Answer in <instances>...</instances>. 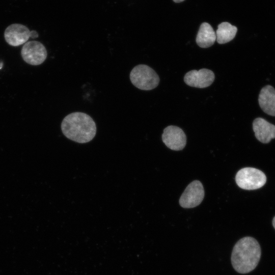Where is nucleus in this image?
<instances>
[{
  "mask_svg": "<svg viewBox=\"0 0 275 275\" xmlns=\"http://www.w3.org/2000/svg\"><path fill=\"white\" fill-rule=\"evenodd\" d=\"M261 255V247L257 240L252 237H244L239 239L234 246L231 263L237 272L247 273L257 267Z\"/></svg>",
  "mask_w": 275,
  "mask_h": 275,
  "instance_id": "obj_1",
  "label": "nucleus"
},
{
  "mask_svg": "<svg viewBox=\"0 0 275 275\" xmlns=\"http://www.w3.org/2000/svg\"><path fill=\"white\" fill-rule=\"evenodd\" d=\"M61 129L66 138L82 144L91 141L96 133L93 119L82 112H74L65 116L61 123Z\"/></svg>",
  "mask_w": 275,
  "mask_h": 275,
  "instance_id": "obj_2",
  "label": "nucleus"
},
{
  "mask_svg": "<svg viewBox=\"0 0 275 275\" xmlns=\"http://www.w3.org/2000/svg\"><path fill=\"white\" fill-rule=\"evenodd\" d=\"M130 79L137 88L142 90H151L159 84V78L156 72L149 66L138 65L131 70Z\"/></svg>",
  "mask_w": 275,
  "mask_h": 275,
  "instance_id": "obj_3",
  "label": "nucleus"
},
{
  "mask_svg": "<svg viewBox=\"0 0 275 275\" xmlns=\"http://www.w3.org/2000/svg\"><path fill=\"white\" fill-rule=\"evenodd\" d=\"M235 180L237 185L245 190H254L262 187L266 177L261 171L254 168H244L238 171Z\"/></svg>",
  "mask_w": 275,
  "mask_h": 275,
  "instance_id": "obj_4",
  "label": "nucleus"
},
{
  "mask_svg": "<svg viewBox=\"0 0 275 275\" xmlns=\"http://www.w3.org/2000/svg\"><path fill=\"white\" fill-rule=\"evenodd\" d=\"M204 197V190L202 183L194 180L186 187L179 199L180 206L184 208L195 207L201 204Z\"/></svg>",
  "mask_w": 275,
  "mask_h": 275,
  "instance_id": "obj_5",
  "label": "nucleus"
},
{
  "mask_svg": "<svg viewBox=\"0 0 275 275\" xmlns=\"http://www.w3.org/2000/svg\"><path fill=\"white\" fill-rule=\"evenodd\" d=\"M21 54L23 60L32 65H39L46 59L47 53L44 45L37 41H31L23 46Z\"/></svg>",
  "mask_w": 275,
  "mask_h": 275,
  "instance_id": "obj_6",
  "label": "nucleus"
},
{
  "mask_svg": "<svg viewBox=\"0 0 275 275\" xmlns=\"http://www.w3.org/2000/svg\"><path fill=\"white\" fill-rule=\"evenodd\" d=\"M162 140L169 148L175 151L182 150L186 143V137L184 131L181 128L173 125L164 129Z\"/></svg>",
  "mask_w": 275,
  "mask_h": 275,
  "instance_id": "obj_7",
  "label": "nucleus"
},
{
  "mask_svg": "<svg viewBox=\"0 0 275 275\" xmlns=\"http://www.w3.org/2000/svg\"><path fill=\"white\" fill-rule=\"evenodd\" d=\"M4 37L9 45L18 46L25 43L30 37L32 38V33L25 25L14 23L6 28Z\"/></svg>",
  "mask_w": 275,
  "mask_h": 275,
  "instance_id": "obj_8",
  "label": "nucleus"
},
{
  "mask_svg": "<svg viewBox=\"0 0 275 275\" xmlns=\"http://www.w3.org/2000/svg\"><path fill=\"white\" fill-rule=\"evenodd\" d=\"M214 74L208 69H201L199 70H193L187 72L184 81L188 86L204 88L210 86L214 80Z\"/></svg>",
  "mask_w": 275,
  "mask_h": 275,
  "instance_id": "obj_9",
  "label": "nucleus"
},
{
  "mask_svg": "<svg viewBox=\"0 0 275 275\" xmlns=\"http://www.w3.org/2000/svg\"><path fill=\"white\" fill-rule=\"evenodd\" d=\"M253 128L257 139L262 143H268L275 138V125L262 118H256Z\"/></svg>",
  "mask_w": 275,
  "mask_h": 275,
  "instance_id": "obj_10",
  "label": "nucleus"
},
{
  "mask_svg": "<svg viewBox=\"0 0 275 275\" xmlns=\"http://www.w3.org/2000/svg\"><path fill=\"white\" fill-rule=\"evenodd\" d=\"M260 107L266 114L275 116V89L270 85L264 87L258 97Z\"/></svg>",
  "mask_w": 275,
  "mask_h": 275,
  "instance_id": "obj_11",
  "label": "nucleus"
},
{
  "mask_svg": "<svg viewBox=\"0 0 275 275\" xmlns=\"http://www.w3.org/2000/svg\"><path fill=\"white\" fill-rule=\"evenodd\" d=\"M216 39V34L210 24L202 23L196 37L197 44L202 48H207L212 46Z\"/></svg>",
  "mask_w": 275,
  "mask_h": 275,
  "instance_id": "obj_12",
  "label": "nucleus"
},
{
  "mask_svg": "<svg viewBox=\"0 0 275 275\" xmlns=\"http://www.w3.org/2000/svg\"><path fill=\"white\" fill-rule=\"evenodd\" d=\"M237 32L236 26L228 22H223L218 25L216 31V41L220 44L230 42L234 39Z\"/></svg>",
  "mask_w": 275,
  "mask_h": 275,
  "instance_id": "obj_13",
  "label": "nucleus"
},
{
  "mask_svg": "<svg viewBox=\"0 0 275 275\" xmlns=\"http://www.w3.org/2000/svg\"><path fill=\"white\" fill-rule=\"evenodd\" d=\"M272 225H273V228L275 229V216L273 218V219H272Z\"/></svg>",
  "mask_w": 275,
  "mask_h": 275,
  "instance_id": "obj_14",
  "label": "nucleus"
},
{
  "mask_svg": "<svg viewBox=\"0 0 275 275\" xmlns=\"http://www.w3.org/2000/svg\"><path fill=\"white\" fill-rule=\"evenodd\" d=\"M173 1L175 3H181L184 1V0H173Z\"/></svg>",
  "mask_w": 275,
  "mask_h": 275,
  "instance_id": "obj_15",
  "label": "nucleus"
}]
</instances>
